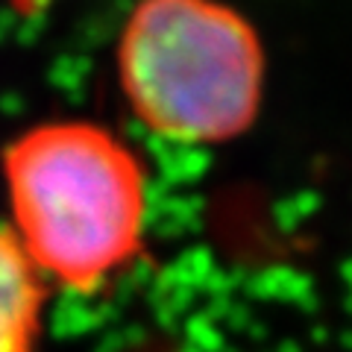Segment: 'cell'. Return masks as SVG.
I'll return each instance as SVG.
<instances>
[{"instance_id": "1", "label": "cell", "mask_w": 352, "mask_h": 352, "mask_svg": "<svg viewBox=\"0 0 352 352\" xmlns=\"http://www.w3.org/2000/svg\"><path fill=\"white\" fill-rule=\"evenodd\" d=\"M12 232L44 279L94 294L144 252L147 170L91 120L38 124L3 150Z\"/></svg>"}, {"instance_id": "2", "label": "cell", "mask_w": 352, "mask_h": 352, "mask_svg": "<svg viewBox=\"0 0 352 352\" xmlns=\"http://www.w3.org/2000/svg\"><path fill=\"white\" fill-rule=\"evenodd\" d=\"M118 82L150 132L223 144L258 115L261 38L223 0H138L118 38Z\"/></svg>"}, {"instance_id": "3", "label": "cell", "mask_w": 352, "mask_h": 352, "mask_svg": "<svg viewBox=\"0 0 352 352\" xmlns=\"http://www.w3.org/2000/svg\"><path fill=\"white\" fill-rule=\"evenodd\" d=\"M50 288L9 226H0V352H38Z\"/></svg>"}]
</instances>
